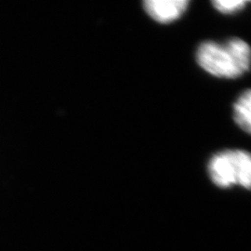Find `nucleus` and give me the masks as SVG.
I'll return each mask as SVG.
<instances>
[{
	"instance_id": "f257e3e1",
	"label": "nucleus",
	"mask_w": 251,
	"mask_h": 251,
	"mask_svg": "<svg viewBox=\"0 0 251 251\" xmlns=\"http://www.w3.org/2000/svg\"><path fill=\"white\" fill-rule=\"evenodd\" d=\"M197 61L205 71L222 78H236L251 66L250 46L240 38L225 43L206 41L199 46Z\"/></svg>"
},
{
	"instance_id": "f03ea898",
	"label": "nucleus",
	"mask_w": 251,
	"mask_h": 251,
	"mask_svg": "<svg viewBox=\"0 0 251 251\" xmlns=\"http://www.w3.org/2000/svg\"><path fill=\"white\" fill-rule=\"evenodd\" d=\"M207 171L211 180L221 188L238 184L251 188V154L242 150H228L214 154L208 162Z\"/></svg>"
},
{
	"instance_id": "7ed1b4c3",
	"label": "nucleus",
	"mask_w": 251,
	"mask_h": 251,
	"mask_svg": "<svg viewBox=\"0 0 251 251\" xmlns=\"http://www.w3.org/2000/svg\"><path fill=\"white\" fill-rule=\"evenodd\" d=\"M187 0H146L144 8L154 21L168 24L179 19L188 8Z\"/></svg>"
},
{
	"instance_id": "20e7f679",
	"label": "nucleus",
	"mask_w": 251,
	"mask_h": 251,
	"mask_svg": "<svg viewBox=\"0 0 251 251\" xmlns=\"http://www.w3.org/2000/svg\"><path fill=\"white\" fill-rule=\"evenodd\" d=\"M251 93L246 90L233 105V119L235 123L247 133L251 129Z\"/></svg>"
},
{
	"instance_id": "39448f33",
	"label": "nucleus",
	"mask_w": 251,
	"mask_h": 251,
	"mask_svg": "<svg viewBox=\"0 0 251 251\" xmlns=\"http://www.w3.org/2000/svg\"><path fill=\"white\" fill-rule=\"evenodd\" d=\"M248 2L246 0H215L212 4L221 13L232 14L244 9Z\"/></svg>"
}]
</instances>
